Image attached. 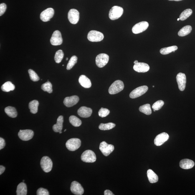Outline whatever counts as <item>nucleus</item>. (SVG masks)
<instances>
[{
	"mask_svg": "<svg viewBox=\"0 0 195 195\" xmlns=\"http://www.w3.org/2000/svg\"><path fill=\"white\" fill-rule=\"evenodd\" d=\"M153 87H154V86H153Z\"/></svg>",
	"mask_w": 195,
	"mask_h": 195,
	"instance_id": "nucleus-54",
	"label": "nucleus"
},
{
	"mask_svg": "<svg viewBox=\"0 0 195 195\" xmlns=\"http://www.w3.org/2000/svg\"><path fill=\"white\" fill-rule=\"evenodd\" d=\"M54 14V9L52 8H48L41 12L40 16V19L44 22H47L53 17Z\"/></svg>",
	"mask_w": 195,
	"mask_h": 195,
	"instance_id": "nucleus-12",
	"label": "nucleus"
},
{
	"mask_svg": "<svg viewBox=\"0 0 195 195\" xmlns=\"http://www.w3.org/2000/svg\"><path fill=\"white\" fill-rule=\"evenodd\" d=\"M92 109L85 106L81 107L77 111L79 116L83 118H89L92 115Z\"/></svg>",
	"mask_w": 195,
	"mask_h": 195,
	"instance_id": "nucleus-20",
	"label": "nucleus"
},
{
	"mask_svg": "<svg viewBox=\"0 0 195 195\" xmlns=\"http://www.w3.org/2000/svg\"><path fill=\"white\" fill-rule=\"evenodd\" d=\"M4 111L11 118H15L17 116V112L16 108L14 107L11 106L6 107L4 109Z\"/></svg>",
	"mask_w": 195,
	"mask_h": 195,
	"instance_id": "nucleus-26",
	"label": "nucleus"
},
{
	"mask_svg": "<svg viewBox=\"0 0 195 195\" xmlns=\"http://www.w3.org/2000/svg\"><path fill=\"white\" fill-rule=\"evenodd\" d=\"M64 122L63 117L60 116L58 118L57 124L53 126L52 128L54 131L55 132H59L62 131L63 129V124Z\"/></svg>",
	"mask_w": 195,
	"mask_h": 195,
	"instance_id": "nucleus-23",
	"label": "nucleus"
},
{
	"mask_svg": "<svg viewBox=\"0 0 195 195\" xmlns=\"http://www.w3.org/2000/svg\"><path fill=\"white\" fill-rule=\"evenodd\" d=\"M34 132L30 130H20L18 133V136L24 141H28L32 139L34 136Z\"/></svg>",
	"mask_w": 195,
	"mask_h": 195,
	"instance_id": "nucleus-11",
	"label": "nucleus"
},
{
	"mask_svg": "<svg viewBox=\"0 0 195 195\" xmlns=\"http://www.w3.org/2000/svg\"><path fill=\"white\" fill-rule=\"evenodd\" d=\"M192 27L190 25H186L184 26L178 32V35L180 37H184L188 35L191 33L192 31Z\"/></svg>",
	"mask_w": 195,
	"mask_h": 195,
	"instance_id": "nucleus-27",
	"label": "nucleus"
},
{
	"mask_svg": "<svg viewBox=\"0 0 195 195\" xmlns=\"http://www.w3.org/2000/svg\"><path fill=\"white\" fill-rule=\"evenodd\" d=\"M180 20V18H178V21H179Z\"/></svg>",
	"mask_w": 195,
	"mask_h": 195,
	"instance_id": "nucleus-49",
	"label": "nucleus"
},
{
	"mask_svg": "<svg viewBox=\"0 0 195 195\" xmlns=\"http://www.w3.org/2000/svg\"><path fill=\"white\" fill-rule=\"evenodd\" d=\"M37 195H49V193L47 189L43 188H40L37 191Z\"/></svg>",
	"mask_w": 195,
	"mask_h": 195,
	"instance_id": "nucleus-41",
	"label": "nucleus"
},
{
	"mask_svg": "<svg viewBox=\"0 0 195 195\" xmlns=\"http://www.w3.org/2000/svg\"><path fill=\"white\" fill-rule=\"evenodd\" d=\"M66 130H64V132H65V131H66Z\"/></svg>",
	"mask_w": 195,
	"mask_h": 195,
	"instance_id": "nucleus-52",
	"label": "nucleus"
},
{
	"mask_svg": "<svg viewBox=\"0 0 195 195\" xmlns=\"http://www.w3.org/2000/svg\"><path fill=\"white\" fill-rule=\"evenodd\" d=\"M109 59V56L106 54H100L96 57L95 62L99 68H102L108 63Z\"/></svg>",
	"mask_w": 195,
	"mask_h": 195,
	"instance_id": "nucleus-8",
	"label": "nucleus"
},
{
	"mask_svg": "<svg viewBox=\"0 0 195 195\" xmlns=\"http://www.w3.org/2000/svg\"><path fill=\"white\" fill-rule=\"evenodd\" d=\"M124 10L123 8L118 6H114L110 10L109 13V17L111 20H117L123 14Z\"/></svg>",
	"mask_w": 195,
	"mask_h": 195,
	"instance_id": "nucleus-2",
	"label": "nucleus"
},
{
	"mask_svg": "<svg viewBox=\"0 0 195 195\" xmlns=\"http://www.w3.org/2000/svg\"><path fill=\"white\" fill-rule=\"evenodd\" d=\"M178 49V47L176 46H171L162 48L160 50V52L162 54L167 55L177 50Z\"/></svg>",
	"mask_w": 195,
	"mask_h": 195,
	"instance_id": "nucleus-30",
	"label": "nucleus"
},
{
	"mask_svg": "<svg viewBox=\"0 0 195 195\" xmlns=\"http://www.w3.org/2000/svg\"><path fill=\"white\" fill-rule=\"evenodd\" d=\"M153 110H154V112H155V111H156V110H154V109H153Z\"/></svg>",
	"mask_w": 195,
	"mask_h": 195,
	"instance_id": "nucleus-51",
	"label": "nucleus"
},
{
	"mask_svg": "<svg viewBox=\"0 0 195 195\" xmlns=\"http://www.w3.org/2000/svg\"><path fill=\"white\" fill-rule=\"evenodd\" d=\"M28 73L30 77L31 80L33 81H37L39 80V77L38 76L37 74L32 69H29Z\"/></svg>",
	"mask_w": 195,
	"mask_h": 195,
	"instance_id": "nucleus-38",
	"label": "nucleus"
},
{
	"mask_svg": "<svg viewBox=\"0 0 195 195\" xmlns=\"http://www.w3.org/2000/svg\"><path fill=\"white\" fill-rule=\"evenodd\" d=\"M77 57L76 56L74 55L71 58L70 60H69L68 63L67 69L69 70L71 69L73 66L77 63Z\"/></svg>",
	"mask_w": 195,
	"mask_h": 195,
	"instance_id": "nucleus-37",
	"label": "nucleus"
},
{
	"mask_svg": "<svg viewBox=\"0 0 195 195\" xmlns=\"http://www.w3.org/2000/svg\"><path fill=\"white\" fill-rule=\"evenodd\" d=\"M39 105V102L37 100H33L30 102L29 104V107L31 113L33 114L37 113Z\"/></svg>",
	"mask_w": 195,
	"mask_h": 195,
	"instance_id": "nucleus-28",
	"label": "nucleus"
},
{
	"mask_svg": "<svg viewBox=\"0 0 195 195\" xmlns=\"http://www.w3.org/2000/svg\"><path fill=\"white\" fill-rule=\"evenodd\" d=\"M65 145L67 149L69 151H75L80 147L81 141L79 138H71L66 142Z\"/></svg>",
	"mask_w": 195,
	"mask_h": 195,
	"instance_id": "nucleus-5",
	"label": "nucleus"
},
{
	"mask_svg": "<svg viewBox=\"0 0 195 195\" xmlns=\"http://www.w3.org/2000/svg\"><path fill=\"white\" fill-rule=\"evenodd\" d=\"M69 121L73 126L75 127H80L82 124L81 121L75 116H71L69 118Z\"/></svg>",
	"mask_w": 195,
	"mask_h": 195,
	"instance_id": "nucleus-31",
	"label": "nucleus"
},
{
	"mask_svg": "<svg viewBox=\"0 0 195 195\" xmlns=\"http://www.w3.org/2000/svg\"><path fill=\"white\" fill-rule=\"evenodd\" d=\"M138 60H135V61L134 62V63L135 64H136L137 63H138Z\"/></svg>",
	"mask_w": 195,
	"mask_h": 195,
	"instance_id": "nucleus-47",
	"label": "nucleus"
},
{
	"mask_svg": "<svg viewBox=\"0 0 195 195\" xmlns=\"http://www.w3.org/2000/svg\"><path fill=\"white\" fill-rule=\"evenodd\" d=\"M24 181H25L24 180H23V182H24Z\"/></svg>",
	"mask_w": 195,
	"mask_h": 195,
	"instance_id": "nucleus-53",
	"label": "nucleus"
},
{
	"mask_svg": "<svg viewBox=\"0 0 195 195\" xmlns=\"http://www.w3.org/2000/svg\"><path fill=\"white\" fill-rule=\"evenodd\" d=\"M147 176L150 183H156L158 180L157 175L151 170H148L147 171Z\"/></svg>",
	"mask_w": 195,
	"mask_h": 195,
	"instance_id": "nucleus-25",
	"label": "nucleus"
},
{
	"mask_svg": "<svg viewBox=\"0 0 195 195\" xmlns=\"http://www.w3.org/2000/svg\"><path fill=\"white\" fill-rule=\"evenodd\" d=\"M96 159L95 153L91 150H86L81 156V159L86 163H94L96 161Z\"/></svg>",
	"mask_w": 195,
	"mask_h": 195,
	"instance_id": "nucleus-3",
	"label": "nucleus"
},
{
	"mask_svg": "<svg viewBox=\"0 0 195 195\" xmlns=\"http://www.w3.org/2000/svg\"><path fill=\"white\" fill-rule=\"evenodd\" d=\"M176 80L178 88L181 91H183L186 87V75L182 73H180L177 75Z\"/></svg>",
	"mask_w": 195,
	"mask_h": 195,
	"instance_id": "nucleus-16",
	"label": "nucleus"
},
{
	"mask_svg": "<svg viewBox=\"0 0 195 195\" xmlns=\"http://www.w3.org/2000/svg\"><path fill=\"white\" fill-rule=\"evenodd\" d=\"M5 170V168L4 166H0V175H1L2 173L4 172Z\"/></svg>",
	"mask_w": 195,
	"mask_h": 195,
	"instance_id": "nucleus-45",
	"label": "nucleus"
},
{
	"mask_svg": "<svg viewBox=\"0 0 195 195\" xmlns=\"http://www.w3.org/2000/svg\"><path fill=\"white\" fill-rule=\"evenodd\" d=\"M27 193V186L25 183L22 182L18 185L16 190L17 195H26Z\"/></svg>",
	"mask_w": 195,
	"mask_h": 195,
	"instance_id": "nucleus-24",
	"label": "nucleus"
},
{
	"mask_svg": "<svg viewBox=\"0 0 195 195\" xmlns=\"http://www.w3.org/2000/svg\"><path fill=\"white\" fill-rule=\"evenodd\" d=\"M42 90L44 92H47L49 93H52V84L51 82L47 81L42 84L41 86Z\"/></svg>",
	"mask_w": 195,
	"mask_h": 195,
	"instance_id": "nucleus-36",
	"label": "nucleus"
},
{
	"mask_svg": "<svg viewBox=\"0 0 195 195\" xmlns=\"http://www.w3.org/2000/svg\"><path fill=\"white\" fill-rule=\"evenodd\" d=\"M148 87L147 86H143L139 87L130 92V97L132 99L136 98L143 95L148 91Z\"/></svg>",
	"mask_w": 195,
	"mask_h": 195,
	"instance_id": "nucleus-9",
	"label": "nucleus"
},
{
	"mask_svg": "<svg viewBox=\"0 0 195 195\" xmlns=\"http://www.w3.org/2000/svg\"><path fill=\"white\" fill-rule=\"evenodd\" d=\"M115 126V124L112 123L106 124L101 123L99 125V128L101 130H109L114 128Z\"/></svg>",
	"mask_w": 195,
	"mask_h": 195,
	"instance_id": "nucleus-34",
	"label": "nucleus"
},
{
	"mask_svg": "<svg viewBox=\"0 0 195 195\" xmlns=\"http://www.w3.org/2000/svg\"><path fill=\"white\" fill-rule=\"evenodd\" d=\"M164 105V102L162 100H159L155 102L152 106V108L156 111L160 110Z\"/></svg>",
	"mask_w": 195,
	"mask_h": 195,
	"instance_id": "nucleus-40",
	"label": "nucleus"
},
{
	"mask_svg": "<svg viewBox=\"0 0 195 195\" xmlns=\"http://www.w3.org/2000/svg\"><path fill=\"white\" fill-rule=\"evenodd\" d=\"M193 11L191 9H187L185 10L181 13L180 16V19L181 21L186 20L192 14Z\"/></svg>",
	"mask_w": 195,
	"mask_h": 195,
	"instance_id": "nucleus-33",
	"label": "nucleus"
},
{
	"mask_svg": "<svg viewBox=\"0 0 195 195\" xmlns=\"http://www.w3.org/2000/svg\"><path fill=\"white\" fill-rule=\"evenodd\" d=\"M104 195H114L112 191H110V190H106L104 191Z\"/></svg>",
	"mask_w": 195,
	"mask_h": 195,
	"instance_id": "nucleus-44",
	"label": "nucleus"
},
{
	"mask_svg": "<svg viewBox=\"0 0 195 195\" xmlns=\"http://www.w3.org/2000/svg\"><path fill=\"white\" fill-rule=\"evenodd\" d=\"M68 15V20L71 24H76L78 22L80 18V14L77 10L75 9H70Z\"/></svg>",
	"mask_w": 195,
	"mask_h": 195,
	"instance_id": "nucleus-13",
	"label": "nucleus"
},
{
	"mask_svg": "<svg viewBox=\"0 0 195 195\" xmlns=\"http://www.w3.org/2000/svg\"><path fill=\"white\" fill-rule=\"evenodd\" d=\"M68 60V58L67 57V58H66V60Z\"/></svg>",
	"mask_w": 195,
	"mask_h": 195,
	"instance_id": "nucleus-50",
	"label": "nucleus"
},
{
	"mask_svg": "<svg viewBox=\"0 0 195 195\" xmlns=\"http://www.w3.org/2000/svg\"><path fill=\"white\" fill-rule=\"evenodd\" d=\"M59 133H60V134H61V133H62V131H60V132H59Z\"/></svg>",
	"mask_w": 195,
	"mask_h": 195,
	"instance_id": "nucleus-48",
	"label": "nucleus"
},
{
	"mask_svg": "<svg viewBox=\"0 0 195 195\" xmlns=\"http://www.w3.org/2000/svg\"><path fill=\"white\" fill-rule=\"evenodd\" d=\"M40 164L43 170L46 173L49 172L52 169V162L48 156L43 157L41 159Z\"/></svg>",
	"mask_w": 195,
	"mask_h": 195,
	"instance_id": "nucleus-4",
	"label": "nucleus"
},
{
	"mask_svg": "<svg viewBox=\"0 0 195 195\" xmlns=\"http://www.w3.org/2000/svg\"><path fill=\"white\" fill-rule=\"evenodd\" d=\"M194 162L192 160L187 159L181 160L180 162V166L183 169H191L194 166Z\"/></svg>",
	"mask_w": 195,
	"mask_h": 195,
	"instance_id": "nucleus-21",
	"label": "nucleus"
},
{
	"mask_svg": "<svg viewBox=\"0 0 195 195\" xmlns=\"http://www.w3.org/2000/svg\"><path fill=\"white\" fill-rule=\"evenodd\" d=\"M169 138L167 133L163 132L157 135L154 140V143L157 146H161L167 141Z\"/></svg>",
	"mask_w": 195,
	"mask_h": 195,
	"instance_id": "nucleus-17",
	"label": "nucleus"
},
{
	"mask_svg": "<svg viewBox=\"0 0 195 195\" xmlns=\"http://www.w3.org/2000/svg\"><path fill=\"white\" fill-rule=\"evenodd\" d=\"M170 1H182V0H169Z\"/></svg>",
	"mask_w": 195,
	"mask_h": 195,
	"instance_id": "nucleus-46",
	"label": "nucleus"
},
{
	"mask_svg": "<svg viewBox=\"0 0 195 195\" xmlns=\"http://www.w3.org/2000/svg\"><path fill=\"white\" fill-rule=\"evenodd\" d=\"M149 24L146 21H142L137 24L132 28V32L135 34L140 33L144 32L148 29Z\"/></svg>",
	"mask_w": 195,
	"mask_h": 195,
	"instance_id": "nucleus-7",
	"label": "nucleus"
},
{
	"mask_svg": "<svg viewBox=\"0 0 195 195\" xmlns=\"http://www.w3.org/2000/svg\"><path fill=\"white\" fill-rule=\"evenodd\" d=\"M50 42L53 46L60 45L62 44L63 39L60 31L57 30L54 32L51 38Z\"/></svg>",
	"mask_w": 195,
	"mask_h": 195,
	"instance_id": "nucleus-14",
	"label": "nucleus"
},
{
	"mask_svg": "<svg viewBox=\"0 0 195 195\" xmlns=\"http://www.w3.org/2000/svg\"><path fill=\"white\" fill-rule=\"evenodd\" d=\"M110 110L108 109L104 108H101L100 109L98 112L99 116L101 118H105L108 116L110 114Z\"/></svg>",
	"mask_w": 195,
	"mask_h": 195,
	"instance_id": "nucleus-39",
	"label": "nucleus"
},
{
	"mask_svg": "<svg viewBox=\"0 0 195 195\" xmlns=\"http://www.w3.org/2000/svg\"><path fill=\"white\" fill-rule=\"evenodd\" d=\"M70 189L74 194L81 195L83 194L84 189L81 185L77 181L72 182L71 184Z\"/></svg>",
	"mask_w": 195,
	"mask_h": 195,
	"instance_id": "nucleus-15",
	"label": "nucleus"
},
{
	"mask_svg": "<svg viewBox=\"0 0 195 195\" xmlns=\"http://www.w3.org/2000/svg\"><path fill=\"white\" fill-rule=\"evenodd\" d=\"M104 37L103 33L96 31H90L87 35V39L92 42H100L103 40Z\"/></svg>",
	"mask_w": 195,
	"mask_h": 195,
	"instance_id": "nucleus-6",
	"label": "nucleus"
},
{
	"mask_svg": "<svg viewBox=\"0 0 195 195\" xmlns=\"http://www.w3.org/2000/svg\"><path fill=\"white\" fill-rule=\"evenodd\" d=\"M79 100V98L77 96L73 95L65 98L64 99L63 103L66 107H70L77 104Z\"/></svg>",
	"mask_w": 195,
	"mask_h": 195,
	"instance_id": "nucleus-18",
	"label": "nucleus"
},
{
	"mask_svg": "<svg viewBox=\"0 0 195 195\" xmlns=\"http://www.w3.org/2000/svg\"><path fill=\"white\" fill-rule=\"evenodd\" d=\"M5 145V142L4 139L1 138H0V150H1L4 148Z\"/></svg>",
	"mask_w": 195,
	"mask_h": 195,
	"instance_id": "nucleus-43",
	"label": "nucleus"
},
{
	"mask_svg": "<svg viewBox=\"0 0 195 195\" xmlns=\"http://www.w3.org/2000/svg\"><path fill=\"white\" fill-rule=\"evenodd\" d=\"M1 89L3 91L8 92L14 90L15 89V86L11 82L7 81L3 84Z\"/></svg>",
	"mask_w": 195,
	"mask_h": 195,
	"instance_id": "nucleus-29",
	"label": "nucleus"
},
{
	"mask_svg": "<svg viewBox=\"0 0 195 195\" xmlns=\"http://www.w3.org/2000/svg\"><path fill=\"white\" fill-rule=\"evenodd\" d=\"M64 56V53L62 50L60 49V50H58L56 52L54 57V60L56 63H60L63 59Z\"/></svg>",
	"mask_w": 195,
	"mask_h": 195,
	"instance_id": "nucleus-35",
	"label": "nucleus"
},
{
	"mask_svg": "<svg viewBox=\"0 0 195 195\" xmlns=\"http://www.w3.org/2000/svg\"><path fill=\"white\" fill-rule=\"evenodd\" d=\"M100 149L105 156H108L114 150V145L108 144L105 141L102 142L100 143Z\"/></svg>",
	"mask_w": 195,
	"mask_h": 195,
	"instance_id": "nucleus-10",
	"label": "nucleus"
},
{
	"mask_svg": "<svg viewBox=\"0 0 195 195\" xmlns=\"http://www.w3.org/2000/svg\"><path fill=\"white\" fill-rule=\"evenodd\" d=\"M79 82L82 87L85 88H89L92 86L91 81L86 76L82 75L79 78Z\"/></svg>",
	"mask_w": 195,
	"mask_h": 195,
	"instance_id": "nucleus-22",
	"label": "nucleus"
},
{
	"mask_svg": "<svg viewBox=\"0 0 195 195\" xmlns=\"http://www.w3.org/2000/svg\"><path fill=\"white\" fill-rule=\"evenodd\" d=\"M124 87V84L122 81L120 80L116 81L109 87V93L110 95H115L123 90Z\"/></svg>",
	"mask_w": 195,
	"mask_h": 195,
	"instance_id": "nucleus-1",
	"label": "nucleus"
},
{
	"mask_svg": "<svg viewBox=\"0 0 195 195\" xmlns=\"http://www.w3.org/2000/svg\"><path fill=\"white\" fill-rule=\"evenodd\" d=\"M133 69L135 71L140 73H145L148 71L150 67L148 64L144 63L138 62L135 64Z\"/></svg>",
	"mask_w": 195,
	"mask_h": 195,
	"instance_id": "nucleus-19",
	"label": "nucleus"
},
{
	"mask_svg": "<svg viewBox=\"0 0 195 195\" xmlns=\"http://www.w3.org/2000/svg\"><path fill=\"white\" fill-rule=\"evenodd\" d=\"M7 6L4 3L0 4V16H1L6 11Z\"/></svg>",
	"mask_w": 195,
	"mask_h": 195,
	"instance_id": "nucleus-42",
	"label": "nucleus"
},
{
	"mask_svg": "<svg viewBox=\"0 0 195 195\" xmlns=\"http://www.w3.org/2000/svg\"><path fill=\"white\" fill-rule=\"evenodd\" d=\"M139 111L142 113L146 115H151L152 113L151 106L149 104H145V105L141 106L140 107Z\"/></svg>",
	"mask_w": 195,
	"mask_h": 195,
	"instance_id": "nucleus-32",
	"label": "nucleus"
}]
</instances>
